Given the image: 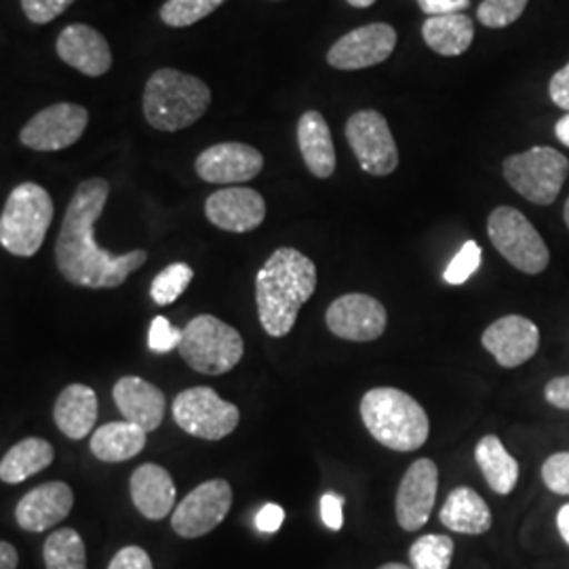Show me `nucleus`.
I'll return each instance as SVG.
<instances>
[{
	"instance_id": "obj_41",
	"label": "nucleus",
	"mask_w": 569,
	"mask_h": 569,
	"mask_svg": "<svg viewBox=\"0 0 569 569\" xmlns=\"http://www.w3.org/2000/svg\"><path fill=\"white\" fill-rule=\"evenodd\" d=\"M549 96L557 108L569 112V61L550 77Z\"/></svg>"
},
{
	"instance_id": "obj_49",
	"label": "nucleus",
	"mask_w": 569,
	"mask_h": 569,
	"mask_svg": "<svg viewBox=\"0 0 569 569\" xmlns=\"http://www.w3.org/2000/svg\"><path fill=\"white\" fill-rule=\"evenodd\" d=\"M378 569H413L411 566H403V563H387V566H382V568Z\"/></svg>"
},
{
	"instance_id": "obj_45",
	"label": "nucleus",
	"mask_w": 569,
	"mask_h": 569,
	"mask_svg": "<svg viewBox=\"0 0 569 569\" xmlns=\"http://www.w3.org/2000/svg\"><path fill=\"white\" fill-rule=\"evenodd\" d=\"M20 555L13 545L0 542V569H18Z\"/></svg>"
},
{
	"instance_id": "obj_50",
	"label": "nucleus",
	"mask_w": 569,
	"mask_h": 569,
	"mask_svg": "<svg viewBox=\"0 0 569 569\" xmlns=\"http://www.w3.org/2000/svg\"><path fill=\"white\" fill-rule=\"evenodd\" d=\"M563 218H566V224L569 228V199L566 201V207H563Z\"/></svg>"
},
{
	"instance_id": "obj_6",
	"label": "nucleus",
	"mask_w": 569,
	"mask_h": 569,
	"mask_svg": "<svg viewBox=\"0 0 569 569\" xmlns=\"http://www.w3.org/2000/svg\"><path fill=\"white\" fill-rule=\"evenodd\" d=\"M243 338L234 327L211 315H199L182 329L180 355L203 376H222L243 359Z\"/></svg>"
},
{
	"instance_id": "obj_23",
	"label": "nucleus",
	"mask_w": 569,
	"mask_h": 569,
	"mask_svg": "<svg viewBox=\"0 0 569 569\" xmlns=\"http://www.w3.org/2000/svg\"><path fill=\"white\" fill-rule=\"evenodd\" d=\"M298 146L302 152L308 171L319 178L327 180L336 171V148H333V138L329 131L326 117L317 110H308L298 122Z\"/></svg>"
},
{
	"instance_id": "obj_12",
	"label": "nucleus",
	"mask_w": 569,
	"mask_h": 569,
	"mask_svg": "<svg viewBox=\"0 0 569 569\" xmlns=\"http://www.w3.org/2000/svg\"><path fill=\"white\" fill-rule=\"evenodd\" d=\"M232 507V488L226 479L204 481L171 512V528L182 538H201L218 528Z\"/></svg>"
},
{
	"instance_id": "obj_27",
	"label": "nucleus",
	"mask_w": 569,
	"mask_h": 569,
	"mask_svg": "<svg viewBox=\"0 0 569 569\" xmlns=\"http://www.w3.org/2000/svg\"><path fill=\"white\" fill-rule=\"evenodd\" d=\"M422 39L435 53L456 58L467 53L475 41V23L465 13L428 18L422 23Z\"/></svg>"
},
{
	"instance_id": "obj_3",
	"label": "nucleus",
	"mask_w": 569,
	"mask_h": 569,
	"mask_svg": "<svg viewBox=\"0 0 569 569\" xmlns=\"http://www.w3.org/2000/svg\"><path fill=\"white\" fill-rule=\"evenodd\" d=\"M211 106V89L199 77L176 68L157 70L143 89V117L157 131L176 133L201 121Z\"/></svg>"
},
{
	"instance_id": "obj_35",
	"label": "nucleus",
	"mask_w": 569,
	"mask_h": 569,
	"mask_svg": "<svg viewBox=\"0 0 569 569\" xmlns=\"http://www.w3.org/2000/svg\"><path fill=\"white\" fill-rule=\"evenodd\" d=\"M481 258H483L481 247L475 243V241H467V243L462 244V249L453 256V260L449 262L443 279L449 284L467 283L468 279L479 270Z\"/></svg>"
},
{
	"instance_id": "obj_40",
	"label": "nucleus",
	"mask_w": 569,
	"mask_h": 569,
	"mask_svg": "<svg viewBox=\"0 0 569 569\" xmlns=\"http://www.w3.org/2000/svg\"><path fill=\"white\" fill-rule=\"evenodd\" d=\"M321 519L327 528L340 531L345 523V498L338 493H326L321 498Z\"/></svg>"
},
{
	"instance_id": "obj_25",
	"label": "nucleus",
	"mask_w": 569,
	"mask_h": 569,
	"mask_svg": "<svg viewBox=\"0 0 569 569\" xmlns=\"http://www.w3.org/2000/svg\"><path fill=\"white\" fill-rule=\"evenodd\" d=\"M439 519L456 533L481 536L491 529V510L488 502L472 488H456L448 496Z\"/></svg>"
},
{
	"instance_id": "obj_24",
	"label": "nucleus",
	"mask_w": 569,
	"mask_h": 569,
	"mask_svg": "<svg viewBox=\"0 0 569 569\" xmlns=\"http://www.w3.org/2000/svg\"><path fill=\"white\" fill-rule=\"evenodd\" d=\"M56 425L70 441H81L98 422V395L84 385L63 388L53 407Z\"/></svg>"
},
{
	"instance_id": "obj_31",
	"label": "nucleus",
	"mask_w": 569,
	"mask_h": 569,
	"mask_svg": "<svg viewBox=\"0 0 569 569\" xmlns=\"http://www.w3.org/2000/svg\"><path fill=\"white\" fill-rule=\"evenodd\" d=\"M453 557V540L441 533H428L418 538L409 549L413 569H449Z\"/></svg>"
},
{
	"instance_id": "obj_13",
	"label": "nucleus",
	"mask_w": 569,
	"mask_h": 569,
	"mask_svg": "<svg viewBox=\"0 0 569 569\" xmlns=\"http://www.w3.org/2000/svg\"><path fill=\"white\" fill-rule=\"evenodd\" d=\"M397 49V30L390 23H367L345 34L327 51V63L336 70H366L387 61Z\"/></svg>"
},
{
	"instance_id": "obj_10",
	"label": "nucleus",
	"mask_w": 569,
	"mask_h": 569,
	"mask_svg": "<svg viewBox=\"0 0 569 569\" xmlns=\"http://www.w3.org/2000/svg\"><path fill=\"white\" fill-rule=\"evenodd\" d=\"M346 140L361 169L385 178L399 167V150L388 121L378 110H359L346 121Z\"/></svg>"
},
{
	"instance_id": "obj_47",
	"label": "nucleus",
	"mask_w": 569,
	"mask_h": 569,
	"mask_svg": "<svg viewBox=\"0 0 569 569\" xmlns=\"http://www.w3.org/2000/svg\"><path fill=\"white\" fill-rule=\"evenodd\" d=\"M557 528H559L561 538L569 545V505L561 507L557 512Z\"/></svg>"
},
{
	"instance_id": "obj_1",
	"label": "nucleus",
	"mask_w": 569,
	"mask_h": 569,
	"mask_svg": "<svg viewBox=\"0 0 569 569\" xmlns=\"http://www.w3.org/2000/svg\"><path fill=\"white\" fill-rule=\"evenodd\" d=\"M108 197L110 183L103 178L84 180L72 194L56 243L58 270L68 283L112 289L124 283L148 260V251L143 249L110 253L96 241V222L102 218Z\"/></svg>"
},
{
	"instance_id": "obj_4",
	"label": "nucleus",
	"mask_w": 569,
	"mask_h": 569,
	"mask_svg": "<svg viewBox=\"0 0 569 569\" xmlns=\"http://www.w3.org/2000/svg\"><path fill=\"white\" fill-rule=\"evenodd\" d=\"M361 418L369 435L392 451H416L430 435L425 407L399 388L367 390L361 399Z\"/></svg>"
},
{
	"instance_id": "obj_48",
	"label": "nucleus",
	"mask_w": 569,
	"mask_h": 569,
	"mask_svg": "<svg viewBox=\"0 0 569 569\" xmlns=\"http://www.w3.org/2000/svg\"><path fill=\"white\" fill-rule=\"evenodd\" d=\"M350 7H355V9H367V7H371L376 0H346Z\"/></svg>"
},
{
	"instance_id": "obj_46",
	"label": "nucleus",
	"mask_w": 569,
	"mask_h": 569,
	"mask_svg": "<svg viewBox=\"0 0 569 569\" xmlns=\"http://www.w3.org/2000/svg\"><path fill=\"white\" fill-rule=\"evenodd\" d=\"M555 136H557L559 142L569 148V112H566V117H561L559 121L555 122Z\"/></svg>"
},
{
	"instance_id": "obj_8",
	"label": "nucleus",
	"mask_w": 569,
	"mask_h": 569,
	"mask_svg": "<svg viewBox=\"0 0 569 569\" xmlns=\"http://www.w3.org/2000/svg\"><path fill=\"white\" fill-rule=\"evenodd\" d=\"M489 241L500 256L526 274H540L550 262V251L540 232L515 207H496L488 218Z\"/></svg>"
},
{
	"instance_id": "obj_11",
	"label": "nucleus",
	"mask_w": 569,
	"mask_h": 569,
	"mask_svg": "<svg viewBox=\"0 0 569 569\" xmlns=\"http://www.w3.org/2000/svg\"><path fill=\"white\" fill-rule=\"evenodd\" d=\"M87 124V108L72 102L53 103L23 124L20 142L37 152H60L81 140Z\"/></svg>"
},
{
	"instance_id": "obj_34",
	"label": "nucleus",
	"mask_w": 569,
	"mask_h": 569,
	"mask_svg": "<svg viewBox=\"0 0 569 569\" xmlns=\"http://www.w3.org/2000/svg\"><path fill=\"white\" fill-rule=\"evenodd\" d=\"M528 7V0H483L477 9V18L491 30L507 28L519 20Z\"/></svg>"
},
{
	"instance_id": "obj_14",
	"label": "nucleus",
	"mask_w": 569,
	"mask_h": 569,
	"mask_svg": "<svg viewBox=\"0 0 569 569\" xmlns=\"http://www.w3.org/2000/svg\"><path fill=\"white\" fill-rule=\"evenodd\" d=\"M327 327L348 342H373L387 331V308L367 293H346L327 308Z\"/></svg>"
},
{
	"instance_id": "obj_38",
	"label": "nucleus",
	"mask_w": 569,
	"mask_h": 569,
	"mask_svg": "<svg viewBox=\"0 0 569 569\" xmlns=\"http://www.w3.org/2000/svg\"><path fill=\"white\" fill-rule=\"evenodd\" d=\"M26 18L32 23H49L60 18L77 0H20Z\"/></svg>"
},
{
	"instance_id": "obj_39",
	"label": "nucleus",
	"mask_w": 569,
	"mask_h": 569,
	"mask_svg": "<svg viewBox=\"0 0 569 569\" xmlns=\"http://www.w3.org/2000/svg\"><path fill=\"white\" fill-rule=\"evenodd\" d=\"M108 569H154V566L142 547H124L112 557Z\"/></svg>"
},
{
	"instance_id": "obj_16",
	"label": "nucleus",
	"mask_w": 569,
	"mask_h": 569,
	"mask_svg": "<svg viewBox=\"0 0 569 569\" xmlns=\"http://www.w3.org/2000/svg\"><path fill=\"white\" fill-rule=\"evenodd\" d=\"M264 157L258 148L241 142L216 143L197 157L194 171L209 183H244L260 176Z\"/></svg>"
},
{
	"instance_id": "obj_22",
	"label": "nucleus",
	"mask_w": 569,
	"mask_h": 569,
	"mask_svg": "<svg viewBox=\"0 0 569 569\" xmlns=\"http://www.w3.org/2000/svg\"><path fill=\"white\" fill-rule=\"evenodd\" d=\"M129 488L136 509L150 521H161L176 510V486L167 468L159 465L136 468Z\"/></svg>"
},
{
	"instance_id": "obj_26",
	"label": "nucleus",
	"mask_w": 569,
	"mask_h": 569,
	"mask_svg": "<svg viewBox=\"0 0 569 569\" xmlns=\"http://www.w3.org/2000/svg\"><path fill=\"white\" fill-rule=\"evenodd\" d=\"M146 430L133 422H108L91 437V453L102 462H127L146 448Z\"/></svg>"
},
{
	"instance_id": "obj_20",
	"label": "nucleus",
	"mask_w": 569,
	"mask_h": 569,
	"mask_svg": "<svg viewBox=\"0 0 569 569\" xmlns=\"http://www.w3.org/2000/svg\"><path fill=\"white\" fill-rule=\"evenodd\" d=\"M74 507V491L63 481H49L28 491L16 509L21 529L42 533L61 523Z\"/></svg>"
},
{
	"instance_id": "obj_29",
	"label": "nucleus",
	"mask_w": 569,
	"mask_h": 569,
	"mask_svg": "<svg viewBox=\"0 0 569 569\" xmlns=\"http://www.w3.org/2000/svg\"><path fill=\"white\" fill-rule=\"evenodd\" d=\"M477 467L481 468L489 488L500 496H509L519 481V462L512 458L500 437L486 435L475 448Z\"/></svg>"
},
{
	"instance_id": "obj_43",
	"label": "nucleus",
	"mask_w": 569,
	"mask_h": 569,
	"mask_svg": "<svg viewBox=\"0 0 569 569\" xmlns=\"http://www.w3.org/2000/svg\"><path fill=\"white\" fill-rule=\"evenodd\" d=\"M545 397L550 406L569 411V376L552 378L545 388Z\"/></svg>"
},
{
	"instance_id": "obj_42",
	"label": "nucleus",
	"mask_w": 569,
	"mask_h": 569,
	"mask_svg": "<svg viewBox=\"0 0 569 569\" xmlns=\"http://www.w3.org/2000/svg\"><path fill=\"white\" fill-rule=\"evenodd\" d=\"M418 4L428 18H437L449 13H465L470 7V0H418Z\"/></svg>"
},
{
	"instance_id": "obj_17",
	"label": "nucleus",
	"mask_w": 569,
	"mask_h": 569,
	"mask_svg": "<svg viewBox=\"0 0 569 569\" xmlns=\"http://www.w3.org/2000/svg\"><path fill=\"white\" fill-rule=\"evenodd\" d=\"M481 345L498 366L515 369L528 363L540 348V329L521 315H507L483 331Z\"/></svg>"
},
{
	"instance_id": "obj_15",
	"label": "nucleus",
	"mask_w": 569,
	"mask_h": 569,
	"mask_svg": "<svg viewBox=\"0 0 569 569\" xmlns=\"http://www.w3.org/2000/svg\"><path fill=\"white\" fill-rule=\"evenodd\" d=\"M439 489V468L430 458H420L407 468L401 486L397 489V521L406 531L425 528L435 509Z\"/></svg>"
},
{
	"instance_id": "obj_19",
	"label": "nucleus",
	"mask_w": 569,
	"mask_h": 569,
	"mask_svg": "<svg viewBox=\"0 0 569 569\" xmlns=\"http://www.w3.org/2000/svg\"><path fill=\"white\" fill-rule=\"evenodd\" d=\"M56 51L63 63L84 77H103L112 68L110 44L100 30L87 23L66 26L56 42Z\"/></svg>"
},
{
	"instance_id": "obj_7",
	"label": "nucleus",
	"mask_w": 569,
	"mask_h": 569,
	"mask_svg": "<svg viewBox=\"0 0 569 569\" xmlns=\"http://www.w3.org/2000/svg\"><path fill=\"white\" fill-rule=\"evenodd\" d=\"M505 180L526 201L552 204L569 176L568 157L549 146H533L521 154H512L502 164Z\"/></svg>"
},
{
	"instance_id": "obj_33",
	"label": "nucleus",
	"mask_w": 569,
	"mask_h": 569,
	"mask_svg": "<svg viewBox=\"0 0 569 569\" xmlns=\"http://www.w3.org/2000/svg\"><path fill=\"white\" fill-rule=\"evenodd\" d=\"M226 0H167L161 7V21L171 28H188L218 11Z\"/></svg>"
},
{
	"instance_id": "obj_37",
	"label": "nucleus",
	"mask_w": 569,
	"mask_h": 569,
	"mask_svg": "<svg viewBox=\"0 0 569 569\" xmlns=\"http://www.w3.org/2000/svg\"><path fill=\"white\" fill-rule=\"evenodd\" d=\"M180 342H182V329L171 326L169 319H164V317H157L152 321L150 331H148V348L152 352H159V355L171 352V350L180 348Z\"/></svg>"
},
{
	"instance_id": "obj_30",
	"label": "nucleus",
	"mask_w": 569,
	"mask_h": 569,
	"mask_svg": "<svg viewBox=\"0 0 569 569\" xmlns=\"http://www.w3.org/2000/svg\"><path fill=\"white\" fill-rule=\"evenodd\" d=\"M42 557L47 569H87V549L77 529L63 528L49 533Z\"/></svg>"
},
{
	"instance_id": "obj_21",
	"label": "nucleus",
	"mask_w": 569,
	"mask_h": 569,
	"mask_svg": "<svg viewBox=\"0 0 569 569\" xmlns=\"http://www.w3.org/2000/svg\"><path fill=\"white\" fill-rule=\"evenodd\" d=\"M114 403L124 420L152 432L163 425L167 401L161 388L150 385L138 376H124L112 390Z\"/></svg>"
},
{
	"instance_id": "obj_36",
	"label": "nucleus",
	"mask_w": 569,
	"mask_h": 569,
	"mask_svg": "<svg viewBox=\"0 0 569 569\" xmlns=\"http://www.w3.org/2000/svg\"><path fill=\"white\" fill-rule=\"evenodd\" d=\"M542 481L550 491L569 496V451H559L547 458L542 465Z\"/></svg>"
},
{
	"instance_id": "obj_44",
	"label": "nucleus",
	"mask_w": 569,
	"mask_h": 569,
	"mask_svg": "<svg viewBox=\"0 0 569 569\" xmlns=\"http://www.w3.org/2000/svg\"><path fill=\"white\" fill-rule=\"evenodd\" d=\"M284 521V510L279 505H266L264 509L258 512L256 517V526L260 531L266 533H274L279 531Z\"/></svg>"
},
{
	"instance_id": "obj_2",
	"label": "nucleus",
	"mask_w": 569,
	"mask_h": 569,
	"mask_svg": "<svg viewBox=\"0 0 569 569\" xmlns=\"http://www.w3.org/2000/svg\"><path fill=\"white\" fill-rule=\"evenodd\" d=\"M317 289V266L293 247L277 249L256 277L258 319L272 338L287 336Z\"/></svg>"
},
{
	"instance_id": "obj_9",
	"label": "nucleus",
	"mask_w": 569,
	"mask_h": 569,
	"mask_svg": "<svg viewBox=\"0 0 569 569\" xmlns=\"http://www.w3.org/2000/svg\"><path fill=\"white\" fill-rule=\"evenodd\" d=\"M173 420L183 432L197 439L220 441L237 430L241 411L234 403L224 401L213 388L194 387L176 397Z\"/></svg>"
},
{
	"instance_id": "obj_18",
	"label": "nucleus",
	"mask_w": 569,
	"mask_h": 569,
	"mask_svg": "<svg viewBox=\"0 0 569 569\" xmlns=\"http://www.w3.org/2000/svg\"><path fill=\"white\" fill-rule=\"evenodd\" d=\"M204 216L220 230L244 234L264 222L266 201L253 188H220L207 199Z\"/></svg>"
},
{
	"instance_id": "obj_5",
	"label": "nucleus",
	"mask_w": 569,
	"mask_h": 569,
	"mask_svg": "<svg viewBox=\"0 0 569 569\" xmlns=\"http://www.w3.org/2000/svg\"><path fill=\"white\" fill-rule=\"evenodd\" d=\"M53 199L42 186L34 182L16 186L0 216L2 249L18 258L37 256L53 222Z\"/></svg>"
},
{
	"instance_id": "obj_28",
	"label": "nucleus",
	"mask_w": 569,
	"mask_h": 569,
	"mask_svg": "<svg viewBox=\"0 0 569 569\" xmlns=\"http://www.w3.org/2000/svg\"><path fill=\"white\" fill-rule=\"evenodd\" d=\"M56 458V449L39 437L23 439L18 446L9 449L0 462V479L2 483L18 486L26 479L42 472L44 468L51 467Z\"/></svg>"
},
{
	"instance_id": "obj_32",
	"label": "nucleus",
	"mask_w": 569,
	"mask_h": 569,
	"mask_svg": "<svg viewBox=\"0 0 569 569\" xmlns=\"http://www.w3.org/2000/svg\"><path fill=\"white\" fill-rule=\"evenodd\" d=\"M194 279V270L183 262L167 266L150 284V298L154 305L171 306L182 298L186 287Z\"/></svg>"
}]
</instances>
